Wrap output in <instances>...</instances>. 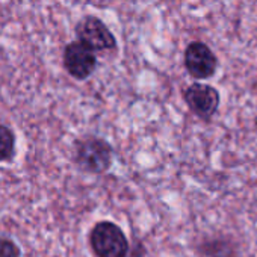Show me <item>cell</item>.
Masks as SVG:
<instances>
[{
	"label": "cell",
	"instance_id": "cell-1",
	"mask_svg": "<svg viewBox=\"0 0 257 257\" xmlns=\"http://www.w3.org/2000/svg\"><path fill=\"white\" fill-rule=\"evenodd\" d=\"M91 245L98 257H125L128 251L124 233L112 222H100L94 227Z\"/></svg>",
	"mask_w": 257,
	"mask_h": 257
},
{
	"label": "cell",
	"instance_id": "cell-2",
	"mask_svg": "<svg viewBox=\"0 0 257 257\" xmlns=\"http://www.w3.org/2000/svg\"><path fill=\"white\" fill-rule=\"evenodd\" d=\"M64 67L74 79L83 80L95 70L97 58L89 47L80 41H73L64 50Z\"/></svg>",
	"mask_w": 257,
	"mask_h": 257
},
{
	"label": "cell",
	"instance_id": "cell-3",
	"mask_svg": "<svg viewBox=\"0 0 257 257\" xmlns=\"http://www.w3.org/2000/svg\"><path fill=\"white\" fill-rule=\"evenodd\" d=\"M77 38L82 44L94 50H109L115 47V38L106 25L97 17H85L76 26Z\"/></svg>",
	"mask_w": 257,
	"mask_h": 257
},
{
	"label": "cell",
	"instance_id": "cell-4",
	"mask_svg": "<svg viewBox=\"0 0 257 257\" xmlns=\"http://www.w3.org/2000/svg\"><path fill=\"white\" fill-rule=\"evenodd\" d=\"M112 150L101 140H86L77 149V162L82 168L92 173H103L110 165Z\"/></svg>",
	"mask_w": 257,
	"mask_h": 257
},
{
	"label": "cell",
	"instance_id": "cell-5",
	"mask_svg": "<svg viewBox=\"0 0 257 257\" xmlns=\"http://www.w3.org/2000/svg\"><path fill=\"white\" fill-rule=\"evenodd\" d=\"M185 65L195 79H207L216 71V58L212 50L200 41L191 43L185 52Z\"/></svg>",
	"mask_w": 257,
	"mask_h": 257
},
{
	"label": "cell",
	"instance_id": "cell-6",
	"mask_svg": "<svg viewBox=\"0 0 257 257\" xmlns=\"http://www.w3.org/2000/svg\"><path fill=\"white\" fill-rule=\"evenodd\" d=\"M188 106L201 118H210L219 104V94L215 88L203 83H194L185 91Z\"/></svg>",
	"mask_w": 257,
	"mask_h": 257
},
{
	"label": "cell",
	"instance_id": "cell-7",
	"mask_svg": "<svg viewBox=\"0 0 257 257\" xmlns=\"http://www.w3.org/2000/svg\"><path fill=\"white\" fill-rule=\"evenodd\" d=\"M14 146L16 140L13 132L7 125L0 124V162L8 161L14 155Z\"/></svg>",
	"mask_w": 257,
	"mask_h": 257
},
{
	"label": "cell",
	"instance_id": "cell-8",
	"mask_svg": "<svg viewBox=\"0 0 257 257\" xmlns=\"http://www.w3.org/2000/svg\"><path fill=\"white\" fill-rule=\"evenodd\" d=\"M231 255H233L231 248L222 242H221L219 252H218V242H212V243L206 245L204 251H203V257H231Z\"/></svg>",
	"mask_w": 257,
	"mask_h": 257
},
{
	"label": "cell",
	"instance_id": "cell-9",
	"mask_svg": "<svg viewBox=\"0 0 257 257\" xmlns=\"http://www.w3.org/2000/svg\"><path fill=\"white\" fill-rule=\"evenodd\" d=\"M0 257H20V249L13 240L0 239Z\"/></svg>",
	"mask_w": 257,
	"mask_h": 257
}]
</instances>
